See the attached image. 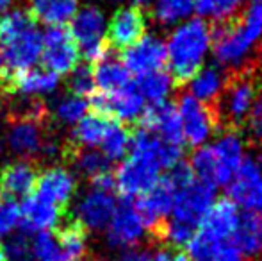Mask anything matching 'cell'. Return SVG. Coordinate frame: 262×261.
<instances>
[{
    "instance_id": "14",
    "label": "cell",
    "mask_w": 262,
    "mask_h": 261,
    "mask_svg": "<svg viewBox=\"0 0 262 261\" xmlns=\"http://www.w3.org/2000/svg\"><path fill=\"white\" fill-rule=\"evenodd\" d=\"M105 42L111 50H125L134 45L146 32V16L136 6H125L114 11L105 27Z\"/></svg>"
},
{
    "instance_id": "10",
    "label": "cell",
    "mask_w": 262,
    "mask_h": 261,
    "mask_svg": "<svg viewBox=\"0 0 262 261\" xmlns=\"http://www.w3.org/2000/svg\"><path fill=\"white\" fill-rule=\"evenodd\" d=\"M177 113L182 126L184 142H187L194 149L204 145L216 131V120L210 106L196 101L193 95H180L177 102Z\"/></svg>"
},
{
    "instance_id": "20",
    "label": "cell",
    "mask_w": 262,
    "mask_h": 261,
    "mask_svg": "<svg viewBox=\"0 0 262 261\" xmlns=\"http://www.w3.org/2000/svg\"><path fill=\"white\" fill-rule=\"evenodd\" d=\"M114 209H116V198L113 192L91 188L80 198L75 220L86 231H104L113 218Z\"/></svg>"
},
{
    "instance_id": "31",
    "label": "cell",
    "mask_w": 262,
    "mask_h": 261,
    "mask_svg": "<svg viewBox=\"0 0 262 261\" xmlns=\"http://www.w3.org/2000/svg\"><path fill=\"white\" fill-rule=\"evenodd\" d=\"M50 108V116L55 120H59L64 126H75L86 115L88 104L86 98L82 97H75V95H61L59 98H55L54 104L49 106Z\"/></svg>"
},
{
    "instance_id": "37",
    "label": "cell",
    "mask_w": 262,
    "mask_h": 261,
    "mask_svg": "<svg viewBox=\"0 0 262 261\" xmlns=\"http://www.w3.org/2000/svg\"><path fill=\"white\" fill-rule=\"evenodd\" d=\"M2 256L6 261H31L32 259V247L29 234L18 233L13 234L6 244L0 245Z\"/></svg>"
},
{
    "instance_id": "49",
    "label": "cell",
    "mask_w": 262,
    "mask_h": 261,
    "mask_svg": "<svg viewBox=\"0 0 262 261\" xmlns=\"http://www.w3.org/2000/svg\"><path fill=\"white\" fill-rule=\"evenodd\" d=\"M4 72H6V66H4V59H2V56H0V79H2Z\"/></svg>"
},
{
    "instance_id": "26",
    "label": "cell",
    "mask_w": 262,
    "mask_h": 261,
    "mask_svg": "<svg viewBox=\"0 0 262 261\" xmlns=\"http://www.w3.org/2000/svg\"><path fill=\"white\" fill-rule=\"evenodd\" d=\"M228 81V72L216 63L204 66L193 79L189 81V95H193L196 101L212 106L225 90V84Z\"/></svg>"
},
{
    "instance_id": "44",
    "label": "cell",
    "mask_w": 262,
    "mask_h": 261,
    "mask_svg": "<svg viewBox=\"0 0 262 261\" xmlns=\"http://www.w3.org/2000/svg\"><path fill=\"white\" fill-rule=\"evenodd\" d=\"M217 2L220 0H193V11L198 14V18H214L217 9Z\"/></svg>"
},
{
    "instance_id": "36",
    "label": "cell",
    "mask_w": 262,
    "mask_h": 261,
    "mask_svg": "<svg viewBox=\"0 0 262 261\" xmlns=\"http://www.w3.org/2000/svg\"><path fill=\"white\" fill-rule=\"evenodd\" d=\"M95 77L93 66L90 63H82L70 72L68 77V93L75 97H90L95 93Z\"/></svg>"
},
{
    "instance_id": "34",
    "label": "cell",
    "mask_w": 262,
    "mask_h": 261,
    "mask_svg": "<svg viewBox=\"0 0 262 261\" xmlns=\"http://www.w3.org/2000/svg\"><path fill=\"white\" fill-rule=\"evenodd\" d=\"M191 13H193V0H156L152 11L154 20L164 27L180 24Z\"/></svg>"
},
{
    "instance_id": "39",
    "label": "cell",
    "mask_w": 262,
    "mask_h": 261,
    "mask_svg": "<svg viewBox=\"0 0 262 261\" xmlns=\"http://www.w3.org/2000/svg\"><path fill=\"white\" fill-rule=\"evenodd\" d=\"M18 206L13 198H0V236L9 234L18 226Z\"/></svg>"
},
{
    "instance_id": "27",
    "label": "cell",
    "mask_w": 262,
    "mask_h": 261,
    "mask_svg": "<svg viewBox=\"0 0 262 261\" xmlns=\"http://www.w3.org/2000/svg\"><path fill=\"white\" fill-rule=\"evenodd\" d=\"M91 66H93L95 86L100 88L102 93H116L132 83L128 70L125 68L120 59L113 56V52H109L98 63Z\"/></svg>"
},
{
    "instance_id": "52",
    "label": "cell",
    "mask_w": 262,
    "mask_h": 261,
    "mask_svg": "<svg viewBox=\"0 0 262 261\" xmlns=\"http://www.w3.org/2000/svg\"><path fill=\"white\" fill-rule=\"evenodd\" d=\"M259 163H260V167H262V156H260V161H259Z\"/></svg>"
},
{
    "instance_id": "50",
    "label": "cell",
    "mask_w": 262,
    "mask_h": 261,
    "mask_svg": "<svg viewBox=\"0 0 262 261\" xmlns=\"http://www.w3.org/2000/svg\"><path fill=\"white\" fill-rule=\"evenodd\" d=\"M86 261H102V259H97V258H90V259H86Z\"/></svg>"
},
{
    "instance_id": "3",
    "label": "cell",
    "mask_w": 262,
    "mask_h": 261,
    "mask_svg": "<svg viewBox=\"0 0 262 261\" xmlns=\"http://www.w3.org/2000/svg\"><path fill=\"white\" fill-rule=\"evenodd\" d=\"M210 49L216 65L228 73L250 65V54L262 39V25L246 14L216 22L210 29Z\"/></svg>"
},
{
    "instance_id": "25",
    "label": "cell",
    "mask_w": 262,
    "mask_h": 261,
    "mask_svg": "<svg viewBox=\"0 0 262 261\" xmlns=\"http://www.w3.org/2000/svg\"><path fill=\"white\" fill-rule=\"evenodd\" d=\"M230 244L243 254V258L262 256V211H243Z\"/></svg>"
},
{
    "instance_id": "30",
    "label": "cell",
    "mask_w": 262,
    "mask_h": 261,
    "mask_svg": "<svg viewBox=\"0 0 262 261\" xmlns=\"http://www.w3.org/2000/svg\"><path fill=\"white\" fill-rule=\"evenodd\" d=\"M111 122H113L111 118H105V116L97 115V113H91V115L84 116L79 124H75L72 142L80 147L100 145L107 129H109Z\"/></svg>"
},
{
    "instance_id": "42",
    "label": "cell",
    "mask_w": 262,
    "mask_h": 261,
    "mask_svg": "<svg viewBox=\"0 0 262 261\" xmlns=\"http://www.w3.org/2000/svg\"><path fill=\"white\" fill-rule=\"evenodd\" d=\"M150 261H187V256L182 252V249L162 245L150 256Z\"/></svg>"
},
{
    "instance_id": "53",
    "label": "cell",
    "mask_w": 262,
    "mask_h": 261,
    "mask_svg": "<svg viewBox=\"0 0 262 261\" xmlns=\"http://www.w3.org/2000/svg\"><path fill=\"white\" fill-rule=\"evenodd\" d=\"M88 2H97V0H88Z\"/></svg>"
},
{
    "instance_id": "46",
    "label": "cell",
    "mask_w": 262,
    "mask_h": 261,
    "mask_svg": "<svg viewBox=\"0 0 262 261\" xmlns=\"http://www.w3.org/2000/svg\"><path fill=\"white\" fill-rule=\"evenodd\" d=\"M255 68H257V72L260 73V77H262V45L259 47V50H257V61L255 63Z\"/></svg>"
},
{
    "instance_id": "18",
    "label": "cell",
    "mask_w": 262,
    "mask_h": 261,
    "mask_svg": "<svg viewBox=\"0 0 262 261\" xmlns=\"http://www.w3.org/2000/svg\"><path fill=\"white\" fill-rule=\"evenodd\" d=\"M34 190V197L61 209L68 206V202L75 195L77 179L64 167H50L39 174Z\"/></svg>"
},
{
    "instance_id": "2",
    "label": "cell",
    "mask_w": 262,
    "mask_h": 261,
    "mask_svg": "<svg viewBox=\"0 0 262 261\" xmlns=\"http://www.w3.org/2000/svg\"><path fill=\"white\" fill-rule=\"evenodd\" d=\"M41 49L43 34L29 11L13 9L0 16V56L11 72L31 68Z\"/></svg>"
},
{
    "instance_id": "23",
    "label": "cell",
    "mask_w": 262,
    "mask_h": 261,
    "mask_svg": "<svg viewBox=\"0 0 262 261\" xmlns=\"http://www.w3.org/2000/svg\"><path fill=\"white\" fill-rule=\"evenodd\" d=\"M82 177L97 179L102 174L113 172V163L102 154V150H97L93 147H80L73 142L62 143V156Z\"/></svg>"
},
{
    "instance_id": "48",
    "label": "cell",
    "mask_w": 262,
    "mask_h": 261,
    "mask_svg": "<svg viewBox=\"0 0 262 261\" xmlns=\"http://www.w3.org/2000/svg\"><path fill=\"white\" fill-rule=\"evenodd\" d=\"M13 2L14 0H0V13L6 11V9H9V7L13 6Z\"/></svg>"
},
{
    "instance_id": "19",
    "label": "cell",
    "mask_w": 262,
    "mask_h": 261,
    "mask_svg": "<svg viewBox=\"0 0 262 261\" xmlns=\"http://www.w3.org/2000/svg\"><path fill=\"white\" fill-rule=\"evenodd\" d=\"M173 200H175V190L171 188L166 177H161L152 190H148L145 195L138 198L134 206L150 233H154L169 216Z\"/></svg>"
},
{
    "instance_id": "35",
    "label": "cell",
    "mask_w": 262,
    "mask_h": 261,
    "mask_svg": "<svg viewBox=\"0 0 262 261\" xmlns=\"http://www.w3.org/2000/svg\"><path fill=\"white\" fill-rule=\"evenodd\" d=\"M32 259L36 261H66L54 229L41 231L31 240Z\"/></svg>"
},
{
    "instance_id": "41",
    "label": "cell",
    "mask_w": 262,
    "mask_h": 261,
    "mask_svg": "<svg viewBox=\"0 0 262 261\" xmlns=\"http://www.w3.org/2000/svg\"><path fill=\"white\" fill-rule=\"evenodd\" d=\"M245 2L246 0H220L216 14H214V22H225L237 16L239 9H241Z\"/></svg>"
},
{
    "instance_id": "7",
    "label": "cell",
    "mask_w": 262,
    "mask_h": 261,
    "mask_svg": "<svg viewBox=\"0 0 262 261\" xmlns=\"http://www.w3.org/2000/svg\"><path fill=\"white\" fill-rule=\"evenodd\" d=\"M227 193L243 211H262V167L255 156L245 154L227 185Z\"/></svg>"
},
{
    "instance_id": "15",
    "label": "cell",
    "mask_w": 262,
    "mask_h": 261,
    "mask_svg": "<svg viewBox=\"0 0 262 261\" xmlns=\"http://www.w3.org/2000/svg\"><path fill=\"white\" fill-rule=\"evenodd\" d=\"M139 127L154 132L162 142L171 143V145L184 147V143H186L177 106L169 101L156 102V104H150L148 108L143 109L141 116H139Z\"/></svg>"
},
{
    "instance_id": "40",
    "label": "cell",
    "mask_w": 262,
    "mask_h": 261,
    "mask_svg": "<svg viewBox=\"0 0 262 261\" xmlns=\"http://www.w3.org/2000/svg\"><path fill=\"white\" fill-rule=\"evenodd\" d=\"M205 261H245V258L230 242H225V244H217Z\"/></svg>"
},
{
    "instance_id": "47",
    "label": "cell",
    "mask_w": 262,
    "mask_h": 261,
    "mask_svg": "<svg viewBox=\"0 0 262 261\" xmlns=\"http://www.w3.org/2000/svg\"><path fill=\"white\" fill-rule=\"evenodd\" d=\"M152 2H154V0H132V6L139 7V9H143V7L150 6Z\"/></svg>"
},
{
    "instance_id": "16",
    "label": "cell",
    "mask_w": 262,
    "mask_h": 261,
    "mask_svg": "<svg viewBox=\"0 0 262 261\" xmlns=\"http://www.w3.org/2000/svg\"><path fill=\"white\" fill-rule=\"evenodd\" d=\"M59 86V75L47 68H25L11 72L6 70L0 79V88L6 93L38 97L39 93H52Z\"/></svg>"
},
{
    "instance_id": "32",
    "label": "cell",
    "mask_w": 262,
    "mask_h": 261,
    "mask_svg": "<svg viewBox=\"0 0 262 261\" xmlns=\"http://www.w3.org/2000/svg\"><path fill=\"white\" fill-rule=\"evenodd\" d=\"M139 93L143 95V98L150 101L152 104L156 102H162L168 101V95L171 93L173 90V79L169 75V72H164V70H157V72L146 73V75L139 77V81L136 83Z\"/></svg>"
},
{
    "instance_id": "1",
    "label": "cell",
    "mask_w": 262,
    "mask_h": 261,
    "mask_svg": "<svg viewBox=\"0 0 262 261\" xmlns=\"http://www.w3.org/2000/svg\"><path fill=\"white\" fill-rule=\"evenodd\" d=\"M210 42V25L204 18H189L173 29L166 42V54L175 86H186L204 68Z\"/></svg>"
},
{
    "instance_id": "17",
    "label": "cell",
    "mask_w": 262,
    "mask_h": 261,
    "mask_svg": "<svg viewBox=\"0 0 262 261\" xmlns=\"http://www.w3.org/2000/svg\"><path fill=\"white\" fill-rule=\"evenodd\" d=\"M239 220V208L228 197L217 198L202 218L196 233L212 244L230 242Z\"/></svg>"
},
{
    "instance_id": "33",
    "label": "cell",
    "mask_w": 262,
    "mask_h": 261,
    "mask_svg": "<svg viewBox=\"0 0 262 261\" xmlns=\"http://www.w3.org/2000/svg\"><path fill=\"white\" fill-rule=\"evenodd\" d=\"M102 154L111 161H120L125 157V154L128 152V147H130V132L125 126L118 122H111L109 129H107L104 139H102Z\"/></svg>"
},
{
    "instance_id": "4",
    "label": "cell",
    "mask_w": 262,
    "mask_h": 261,
    "mask_svg": "<svg viewBox=\"0 0 262 261\" xmlns=\"http://www.w3.org/2000/svg\"><path fill=\"white\" fill-rule=\"evenodd\" d=\"M260 91L262 77L253 63L237 72L228 73L225 90L221 91L217 101L210 106L214 120H216V131H239L241 127H245L250 108L253 106Z\"/></svg>"
},
{
    "instance_id": "5",
    "label": "cell",
    "mask_w": 262,
    "mask_h": 261,
    "mask_svg": "<svg viewBox=\"0 0 262 261\" xmlns=\"http://www.w3.org/2000/svg\"><path fill=\"white\" fill-rule=\"evenodd\" d=\"M52 127V116L47 118H9L7 116V132L4 138L6 152L16 156V159L34 161L41 159L45 145L55 138Z\"/></svg>"
},
{
    "instance_id": "43",
    "label": "cell",
    "mask_w": 262,
    "mask_h": 261,
    "mask_svg": "<svg viewBox=\"0 0 262 261\" xmlns=\"http://www.w3.org/2000/svg\"><path fill=\"white\" fill-rule=\"evenodd\" d=\"M150 249L143 247V245H132L127 247L118 254L116 261H150Z\"/></svg>"
},
{
    "instance_id": "6",
    "label": "cell",
    "mask_w": 262,
    "mask_h": 261,
    "mask_svg": "<svg viewBox=\"0 0 262 261\" xmlns=\"http://www.w3.org/2000/svg\"><path fill=\"white\" fill-rule=\"evenodd\" d=\"M105 14L97 6L82 7L73 16L70 32L90 65L98 63L102 57L113 52L105 42Z\"/></svg>"
},
{
    "instance_id": "9",
    "label": "cell",
    "mask_w": 262,
    "mask_h": 261,
    "mask_svg": "<svg viewBox=\"0 0 262 261\" xmlns=\"http://www.w3.org/2000/svg\"><path fill=\"white\" fill-rule=\"evenodd\" d=\"M216 200V188L194 179L186 188L175 192V200L168 218L198 231L202 218Z\"/></svg>"
},
{
    "instance_id": "38",
    "label": "cell",
    "mask_w": 262,
    "mask_h": 261,
    "mask_svg": "<svg viewBox=\"0 0 262 261\" xmlns=\"http://www.w3.org/2000/svg\"><path fill=\"white\" fill-rule=\"evenodd\" d=\"M246 126V134L250 139H253L255 143H262V91L259 97L255 98L253 106L250 108L248 116L245 120Z\"/></svg>"
},
{
    "instance_id": "11",
    "label": "cell",
    "mask_w": 262,
    "mask_h": 261,
    "mask_svg": "<svg viewBox=\"0 0 262 261\" xmlns=\"http://www.w3.org/2000/svg\"><path fill=\"white\" fill-rule=\"evenodd\" d=\"M79 56V47L72 38L70 29H66L64 25H50L47 29L43 34L41 49L43 65L47 70L57 75H66L77 66Z\"/></svg>"
},
{
    "instance_id": "13",
    "label": "cell",
    "mask_w": 262,
    "mask_h": 261,
    "mask_svg": "<svg viewBox=\"0 0 262 261\" xmlns=\"http://www.w3.org/2000/svg\"><path fill=\"white\" fill-rule=\"evenodd\" d=\"M145 224L139 216L132 198H123L116 204L114 215L107 226V245L111 249H127L138 245L145 234Z\"/></svg>"
},
{
    "instance_id": "28",
    "label": "cell",
    "mask_w": 262,
    "mask_h": 261,
    "mask_svg": "<svg viewBox=\"0 0 262 261\" xmlns=\"http://www.w3.org/2000/svg\"><path fill=\"white\" fill-rule=\"evenodd\" d=\"M79 0H29V13L34 20L49 25H64L75 16Z\"/></svg>"
},
{
    "instance_id": "8",
    "label": "cell",
    "mask_w": 262,
    "mask_h": 261,
    "mask_svg": "<svg viewBox=\"0 0 262 261\" xmlns=\"http://www.w3.org/2000/svg\"><path fill=\"white\" fill-rule=\"evenodd\" d=\"M88 104L91 106L93 113L111 118L114 122L132 124L139 120L145 109V98L139 93L138 86L132 81L127 88L116 93H93L90 95Z\"/></svg>"
},
{
    "instance_id": "24",
    "label": "cell",
    "mask_w": 262,
    "mask_h": 261,
    "mask_svg": "<svg viewBox=\"0 0 262 261\" xmlns=\"http://www.w3.org/2000/svg\"><path fill=\"white\" fill-rule=\"evenodd\" d=\"M212 150L220 163L221 186H227L245 157V136L235 129L221 131L220 138L214 142Z\"/></svg>"
},
{
    "instance_id": "12",
    "label": "cell",
    "mask_w": 262,
    "mask_h": 261,
    "mask_svg": "<svg viewBox=\"0 0 262 261\" xmlns=\"http://www.w3.org/2000/svg\"><path fill=\"white\" fill-rule=\"evenodd\" d=\"M121 63L128 70V73L138 77L164 70L168 63L166 42H162V38L156 34H145L139 42L121 52Z\"/></svg>"
},
{
    "instance_id": "22",
    "label": "cell",
    "mask_w": 262,
    "mask_h": 261,
    "mask_svg": "<svg viewBox=\"0 0 262 261\" xmlns=\"http://www.w3.org/2000/svg\"><path fill=\"white\" fill-rule=\"evenodd\" d=\"M18 224L21 233H41L50 231L59 226L61 222V209L49 202L39 200L38 197H25L21 206L18 208Z\"/></svg>"
},
{
    "instance_id": "29",
    "label": "cell",
    "mask_w": 262,
    "mask_h": 261,
    "mask_svg": "<svg viewBox=\"0 0 262 261\" xmlns=\"http://www.w3.org/2000/svg\"><path fill=\"white\" fill-rule=\"evenodd\" d=\"M189 168L193 172L194 179L210 185L214 188L221 186V172L217 157L212 150V145H202L194 149L193 156H191Z\"/></svg>"
},
{
    "instance_id": "45",
    "label": "cell",
    "mask_w": 262,
    "mask_h": 261,
    "mask_svg": "<svg viewBox=\"0 0 262 261\" xmlns=\"http://www.w3.org/2000/svg\"><path fill=\"white\" fill-rule=\"evenodd\" d=\"M243 14H246L248 18L255 20L257 24L262 25V0H250L248 7Z\"/></svg>"
},
{
    "instance_id": "51",
    "label": "cell",
    "mask_w": 262,
    "mask_h": 261,
    "mask_svg": "<svg viewBox=\"0 0 262 261\" xmlns=\"http://www.w3.org/2000/svg\"><path fill=\"white\" fill-rule=\"evenodd\" d=\"M0 113H2V101H0Z\"/></svg>"
},
{
    "instance_id": "21",
    "label": "cell",
    "mask_w": 262,
    "mask_h": 261,
    "mask_svg": "<svg viewBox=\"0 0 262 261\" xmlns=\"http://www.w3.org/2000/svg\"><path fill=\"white\" fill-rule=\"evenodd\" d=\"M39 177V168L34 161L14 159L0 168V190L2 195L29 197V193L36 188V181Z\"/></svg>"
}]
</instances>
